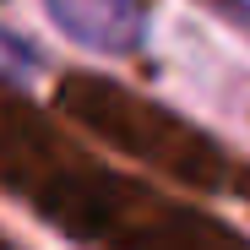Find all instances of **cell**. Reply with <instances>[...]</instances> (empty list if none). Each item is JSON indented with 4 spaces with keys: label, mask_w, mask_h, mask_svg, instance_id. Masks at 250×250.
Masks as SVG:
<instances>
[{
    "label": "cell",
    "mask_w": 250,
    "mask_h": 250,
    "mask_svg": "<svg viewBox=\"0 0 250 250\" xmlns=\"http://www.w3.org/2000/svg\"><path fill=\"white\" fill-rule=\"evenodd\" d=\"M44 11L71 44L109 60L136 55L147 38V0H44Z\"/></svg>",
    "instance_id": "cell-1"
},
{
    "label": "cell",
    "mask_w": 250,
    "mask_h": 250,
    "mask_svg": "<svg viewBox=\"0 0 250 250\" xmlns=\"http://www.w3.org/2000/svg\"><path fill=\"white\" fill-rule=\"evenodd\" d=\"M0 76H38V55L0 27Z\"/></svg>",
    "instance_id": "cell-2"
}]
</instances>
